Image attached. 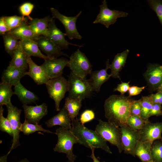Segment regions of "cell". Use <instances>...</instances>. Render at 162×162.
<instances>
[{
	"label": "cell",
	"instance_id": "cell-1",
	"mask_svg": "<svg viewBox=\"0 0 162 162\" xmlns=\"http://www.w3.org/2000/svg\"><path fill=\"white\" fill-rule=\"evenodd\" d=\"M135 100L124 95L113 94L105 101V116L108 122L118 127L127 124L130 115L131 105Z\"/></svg>",
	"mask_w": 162,
	"mask_h": 162
},
{
	"label": "cell",
	"instance_id": "cell-2",
	"mask_svg": "<svg viewBox=\"0 0 162 162\" xmlns=\"http://www.w3.org/2000/svg\"><path fill=\"white\" fill-rule=\"evenodd\" d=\"M71 131L78 140L79 143L91 149L100 148L111 154L106 141L95 130L89 129L82 124L77 118L72 121Z\"/></svg>",
	"mask_w": 162,
	"mask_h": 162
},
{
	"label": "cell",
	"instance_id": "cell-3",
	"mask_svg": "<svg viewBox=\"0 0 162 162\" xmlns=\"http://www.w3.org/2000/svg\"><path fill=\"white\" fill-rule=\"evenodd\" d=\"M58 137L57 142L53 148L55 152L65 153L68 158V162H74L76 158L73 152L74 144L79 142L70 130L60 127L56 129Z\"/></svg>",
	"mask_w": 162,
	"mask_h": 162
},
{
	"label": "cell",
	"instance_id": "cell-4",
	"mask_svg": "<svg viewBox=\"0 0 162 162\" xmlns=\"http://www.w3.org/2000/svg\"><path fill=\"white\" fill-rule=\"evenodd\" d=\"M69 85L68 97L81 101L89 97L93 90L89 79L77 76L71 72L68 77Z\"/></svg>",
	"mask_w": 162,
	"mask_h": 162
},
{
	"label": "cell",
	"instance_id": "cell-5",
	"mask_svg": "<svg viewBox=\"0 0 162 162\" xmlns=\"http://www.w3.org/2000/svg\"><path fill=\"white\" fill-rule=\"evenodd\" d=\"M95 131L106 141L116 146L121 153L124 151L121 141L120 128L109 122L98 120Z\"/></svg>",
	"mask_w": 162,
	"mask_h": 162
},
{
	"label": "cell",
	"instance_id": "cell-6",
	"mask_svg": "<svg viewBox=\"0 0 162 162\" xmlns=\"http://www.w3.org/2000/svg\"><path fill=\"white\" fill-rule=\"evenodd\" d=\"M45 84L50 97L55 101L56 110L60 111V102L69 90L68 80L62 75L50 79Z\"/></svg>",
	"mask_w": 162,
	"mask_h": 162
},
{
	"label": "cell",
	"instance_id": "cell-7",
	"mask_svg": "<svg viewBox=\"0 0 162 162\" xmlns=\"http://www.w3.org/2000/svg\"><path fill=\"white\" fill-rule=\"evenodd\" d=\"M67 66L75 75L86 77L92 71V65L85 54L78 49L69 57Z\"/></svg>",
	"mask_w": 162,
	"mask_h": 162
},
{
	"label": "cell",
	"instance_id": "cell-8",
	"mask_svg": "<svg viewBox=\"0 0 162 162\" xmlns=\"http://www.w3.org/2000/svg\"><path fill=\"white\" fill-rule=\"evenodd\" d=\"M50 11L54 18L59 20L64 26L65 36L70 40L74 39L81 40L82 36L77 31L76 22V20L82 13L80 11L75 16H67L60 13L58 10L54 8H50Z\"/></svg>",
	"mask_w": 162,
	"mask_h": 162
},
{
	"label": "cell",
	"instance_id": "cell-9",
	"mask_svg": "<svg viewBox=\"0 0 162 162\" xmlns=\"http://www.w3.org/2000/svg\"><path fill=\"white\" fill-rule=\"evenodd\" d=\"M99 14L93 22L94 24L100 23L108 28L110 26L115 23L118 18L127 16L128 13L115 10H111L108 7L106 0H104L99 6Z\"/></svg>",
	"mask_w": 162,
	"mask_h": 162
},
{
	"label": "cell",
	"instance_id": "cell-10",
	"mask_svg": "<svg viewBox=\"0 0 162 162\" xmlns=\"http://www.w3.org/2000/svg\"><path fill=\"white\" fill-rule=\"evenodd\" d=\"M8 113L7 118L10 123L13 133L12 143L10 149L8 152L9 154L11 152L20 146L19 142L20 127L21 124L20 116L22 110L14 106L11 102L6 106Z\"/></svg>",
	"mask_w": 162,
	"mask_h": 162
},
{
	"label": "cell",
	"instance_id": "cell-11",
	"mask_svg": "<svg viewBox=\"0 0 162 162\" xmlns=\"http://www.w3.org/2000/svg\"><path fill=\"white\" fill-rule=\"evenodd\" d=\"M120 128L121 142L124 152L135 157L134 149L140 138L139 130L131 128L127 124H122Z\"/></svg>",
	"mask_w": 162,
	"mask_h": 162
},
{
	"label": "cell",
	"instance_id": "cell-12",
	"mask_svg": "<svg viewBox=\"0 0 162 162\" xmlns=\"http://www.w3.org/2000/svg\"><path fill=\"white\" fill-rule=\"evenodd\" d=\"M44 60V62L40 66L50 79L62 76L63 69L67 66L69 61V60L64 57H49Z\"/></svg>",
	"mask_w": 162,
	"mask_h": 162
},
{
	"label": "cell",
	"instance_id": "cell-13",
	"mask_svg": "<svg viewBox=\"0 0 162 162\" xmlns=\"http://www.w3.org/2000/svg\"><path fill=\"white\" fill-rule=\"evenodd\" d=\"M143 76L151 91H157L162 84V65L157 64H148Z\"/></svg>",
	"mask_w": 162,
	"mask_h": 162
},
{
	"label": "cell",
	"instance_id": "cell-14",
	"mask_svg": "<svg viewBox=\"0 0 162 162\" xmlns=\"http://www.w3.org/2000/svg\"><path fill=\"white\" fill-rule=\"evenodd\" d=\"M139 131L140 140L152 144L155 140L161 139L162 122L153 123L148 120Z\"/></svg>",
	"mask_w": 162,
	"mask_h": 162
},
{
	"label": "cell",
	"instance_id": "cell-15",
	"mask_svg": "<svg viewBox=\"0 0 162 162\" xmlns=\"http://www.w3.org/2000/svg\"><path fill=\"white\" fill-rule=\"evenodd\" d=\"M55 19L53 18L50 22L48 27V35L47 37L61 50L67 49L69 45L82 47L83 45H78L69 42L65 38V35L56 26Z\"/></svg>",
	"mask_w": 162,
	"mask_h": 162
},
{
	"label": "cell",
	"instance_id": "cell-16",
	"mask_svg": "<svg viewBox=\"0 0 162 162\" xmlns=\"http://www.w3.org/2000/svg\"><path fill=\"white\" fill-rule=\"evenodd\" d=\"M25 119L31 123L38 124L40 120L47 114V106L44 103L41 105L29 106L23 104Z\"/></svg>",
	"mask_w": 162,
	"mask_h": 162
},
{
	"label": "cell",
	"instance_id": "cell-17",
	"mask_svg": "<svg viewBox=\"0 0 162 162\" xmlns=\"http://www.w3.org/2000/svg\"><path fill=\"white\" fill-rule=\"evenodd\" d=\"M34 40L37 43L39 47L47 56L52 58H57L61 56L69 57L61 51L47 37L40 36H37Z\"/></svg>",
	"mask_w": 162,
	"mask_h": 162
},
{
	"label": "cell",
	"instance_id": "cell-18",
	"mask_svg": "<svg viewBox=\"0 0 162 162\" xmlns=\"http://www.w3.org/2000/svg\"><path fill=\"white\" fill-rule=\"evenodd\" d=\"M106 67L100 70L92 71L90 74L89 80L93 91L99 92L101 86L103 84L107 81L112 76L111 74H108L107 70L110 69V64L108 59L106 62Z\"/></svg>",
	"mask_w": 162,
	"mask_h": 162
},
{
	"label": "cell",
	"instance_id": "cell-19",
	"mask_svg": "<svg viewBox=\"0 0 162 162\" xmlns=\"http://www.w3.org/2000/svg\"><path fill=\"white\" fill-rule=\"evenodd\" d=\"M28 62L29 70L26 75L29 76L38 85L46 84L50 79L42 67L34 63L30 56H28Z\"/></svg>",
	"mask_w": 162,
	"mask_h": 162
},
{
	"label": "cell",
	"instance_id": "cell-20",
	"mask_svg": "<svg viewBox=\"0 0 162 162\" xmlns=\"http://www.w3.org/2000/svg\"><path fill=\"white\" fill-rule=\"evenodd\" d=\"M26 70L8 65L2 73L1 82L15 86L20 82L21 78L26 75Z\"/></svg>",
	"mask_w": 162,
	"mask_h": 162
},
{
	"label": "cell",
	"instance_id": "cell-21",
	"mask_svg": "<svg viewBox=\"0 0 162 162\" xmlns=\"http://www.w3.org/2000/svg\"><path fill=\"white\" fill-rule=\"evenodd\" d=\"M72 121L68 112L64 106L59 112L45 122L49 128L55 125H59L61 127L70 130L71 128Z\"/></svg>",
	"mask_w": 162,
	"mask_h": 162
},
{
	"label": "cell",
	"instance_id": "cell-22",
	"mask_svg": "<svg viewBox=\"0 0 162 162\" xmlns=\"http://www.w3.org/2000/svg\"><path fill=\"white\" fill-rule=\"evenodd\" d=\"M53 18L49 16L43 18H32L29 20L30 28L35 36H43L47 37L48 35V25Z\"/></svg>",
	"mask_w": 162,
	"mask_h": 162
},
{
	"label": "cell",
	"instance_id": "cell-23",
	"mask_svg": "<svg viewBox=\"0 0 162 162\" xmlns=\"http://www.w3.org/2000/svg\"><path fill=\"white\" fill-rule=\"evenodd\" d=\"M19 44L28 56L37 57L44 60L50 57L42 54L37 43L32 39H27L19 40Z\"/></svg>",
	"mask_w": 162,
	"mask_h": 162
},
{
	"label": "cell",
	"instance_id": "cell-24",
	"mask_svg": "<svg viewBox=\"0 0 162 162\" xmlns=\"http://www.w3.org/2000/svg\"><path fill=\"white\" fill-rule=\"evenodd\" d=\"M129 50L127 49L120 53H117L115 56L110 68L112 77L120 80L119 72L124 67L126 63Z\"/></svg>",
	"mask_w": 162,
	"mask_h": 162
},
{
	"label": "cell",
	"instance_id": "cell-25",
	"mask_svg": "<svg viewBox=\"0 0 162 162\" xmlns=\"http://www.w3.org/2000/svg\"><path fill=\"white\" fill-rule=\"evenodd\" d=\"M14 94L16 95L24 104L35 103L39 99L37 95L27 90L20 82L14 86Z\"/></svg>",
	"mask_w": 162,
	"mask_h": 162
},
{
	"label": "cell",
	"instance_id": "cell-26",
	"mask_svg": "<svg viewBox=\"0 0 162 162\" xmlns=\"http://www.w3.org/2000/svg\"><path fill=\"white\" fill-rule=\"evenodd\" d=\"M152 144L149 142L139 140L134 149V156H137L142 162L153 160L151 152Z\"/></svg>",
	"mask_w": 162,
	"mask_h": 162
},
{
	"label": "cell",
	"instance_id": "cell-27",
	"mask_svg": "<svg viewBox=\"0 0 162 162\" xmlns=\"http://www.w3.org/2000/svg\"><path fill=\"white\" fill-rule=\"evenodd\" d=\"M28 56L19 44L14 51L12 59L9 65L26 70L28 67Z\"/></svg>",
	"mask_w": 162,
	"mask_h": 162
},
{
	"label": "cell",
	"instance_id": "cell-28",
	"mask_svg": "<svg viewBox=\"0 0 162 162\" xmlns=\"http://www.w3.org/2000/svg\"><path fill=\"white\" fill-rule=\"evenodd\" d=\"M27 22H23L21 25L11 30L8 32L20 40L27 39H33L36 36Z\"/></svg>",
	"mask_w": 162,
	"mask_h": 162
},
{
	"label": "cell",
	"instance_id": "cell-29",
	"mask_svg": "<svg viewBox=\"0 0 162 162\" xmlns=\"http://www.w3.org/2000/svg\"><path fill=\"white\" fill-rule=\"evenodd\" d=\"M82 106V101L79 99L67 97L64 106L67 110L71 121L77 118Z\"/></svg>",
	"mask_w": 162,
	"mask_h": 162
},
{
	"label": "cell",
	"instance_id": "cell-30",
	"mask_svg": "<svg viewBox=\"0 0 162 162\" xmlns=\"http://www.w3.org/2000/svg\"><path fill=\"white\" fill-rule=\"evenodd\" d=\"M12 86L4 82H1L0 84V106H6L11 102V98L13 94Z\"/></svg>",
	"mask_w": 162,
	"mask_h": 162
},
{
	"label": "cell",
	"instance_id": "cell-31",
	"mask_svg": "<svg viewBox=\"0 0 162 162\" xmlns=\"http://www.w3.org/2000/svg\"><path fill=\"white\" fill-rule=\"evenodd\" d=\"M2 35L5 51L12 57L14 50L19 45V41L8 32Z\"/></svg>",
	"mask_w": 162,
	"mask_h": 162
},
{
	"label": "cell",
	"instance_id": "cell-32",
	"mask_svg": "<svg viewBox=\"0 0 162 162\" xmlns=\"http://www.w3.org/2000/svg\"><path fill=\"white\" fill-rule=\"evenodd\" d=\"M20 129V131L22 132L24 135H28L38 131L56 134V133H53L49 130L44 129L41 125L30 123L26 119L24 122L21 124Z\"/></svg>",
	"mask_w": 162,
	"mask_h": 162
},
{
	"label": "cell",
	"instance_id": "cell-33",
	"mask_svg": "<svg viewBox=\"0 0 162 162\" xmlns=\"http://www.w3.org/2000/svg\"><path fill=\"white\" fill-rule=\"evenodd\" d=\"M141 117L146 121L148 120L149 114L153 103L149 96H142Z\"/></svg>",
	"mask_w": 162,
	"mask_h": 162
},
{
	"label": "cell",
	"instance_id": "cell-34",
	"mask_svg": "<svg viewBox=\"0 0 162 162\" xmlns=\"http://www.w3.org/2000/svg\"><path fill=\"white\" fill-rule=\"evenodd\" d=\"M28 19L27 17L16 15L4 16V20L10 30L19 26Z\"/></svg>",
	"mask_w": 162,
	"mask_h": 162
},
{
	"label": "cell",
	"instance_id": "cell-35",
	"mask_svg": "<svg viewBox=\"0 0 162 162\" xmlns=\"http://www.w3.org/2000/svg\"><path fill=\"white\" fill-rule=\"evenodd\" d=\"M147 121L140 116L130 115L127 121V124L133 129L139 130Z\"/></svg>",
	"mask_w": 162,
	"mask_h": 162
},
{
	"label": "cell",
	"instance_id": "cell-36",
	"mask_svg": "<svg viewBox=\"0 0 162 162\" xmlns=\"http://www.w3.org/2000/svg\"><path fill=\"white\" fill-rule=\"evenodd\" d=\"M4 109L2 106L0 107V129L2 132H6L13 137V133L10 121L3 115Z\"/></svg>",
	"mask_w": 162,
	"mask_h": 162
},
{
	"label": "cell",
	"instance_id": "cell-37",
	"mask_svg": "<svg viewBox=\"0 0 162 162\" xmlns=\"http://www.w3.org/2000/svg\"><path fill=\"white\" fill-rule=\"evenodd\" d=\"M151 152L154 161L162 162V142H153L151 146Z\"/></svg>",
	"mask_w": 162,
	"mask_h": 162
},
{
	"label": "cell",
	"instance_id": "cell-38",
	"mask_svg": "<svg viewBox=\"0 0 162 162\" xmlns=\"http://www.w3.org/2000/svg\"><path fill=\"white\" fill-rule=\"evenodd\" d=\"M150 7L156 13L162 26V0H147Z\"/></svg>",
	"mask_w": 162,
	"mask_h": 162
},
{
	"label": "cell",
	"instance_id": "cell-39",
	"mask_svg": "<svg viewBox=\"0 0 162 162\" xmlns=\"http://www.w3.org/2000/svg\"><path fill=\"white\" fill-rule=\"evenodd\" d=\"M34 6L33 4L30 2H26L23 3L19 7L20 12L22 16H26L29 20H32L33 18L30 16V14L32 12Z\"/></svg>",
	"mask_w": 162,
	"mask_h": 162
},
{
	"label": "cell",
	"instance_id": "cell-40",
	"mask_svg": "<svg viewBox=\"0 0 162 162\" xmlns=\"http://www.w3.org/2000/svg\"><path fill=\"white\" fill-rule=\"evenodd\" d=\"M95 118V113L94 111L90 110L84 111L80 115V123L83 124L91 121Z\"/></svg>",
	"mask_w": 162,
	"mask_h": 162
},
{
	"label": "cell",
	"instance_id": "cell-41",
	"mask_svg": "<svg viewBox=\"0 0 162 162\" xmlns=\"http://www.w3.org/2000/svg\"><path fill=\"white\" fill-rule=\"evenodd\" d=\"M141 99L134 100L130 108V115L139 116L141 117Z\"/></svg>",
	"mask_w": 162,
	"mask_h": 162
},
{
	"label": "cell",
	"instance_id": "cell-42",
	"mask_svg": "<svg viewBox=\"0 0 162 162\" xmlns=\"http://www.w3.org/2000/svg\"><path fill=\"white\" fill-rule=\"evenodd\" d=\"M161 105L158 104H153L149 114V117L153 116H162Z\"/></svg>",
	"mask_w": 162,
	"mask_h": 162
},
{
	"label": "cell",
	"instance_id": "cell-43",
	"mask_svg": "<svg viewBox=\"0 0 162 162\" xmlns=\"http://www.w3.org/2000/svg\"><path fill=\"white\" fill-rule=\"evenodd\" d=\"M130 82H122L121 84L118 85L117 87L114 89V91H117L120 92L121 94L124 95L127 91H128L130 87Z\"/></svg>",
	"mask_w": 162,
	"mask_h": 162
},
{
	"label": "cell",
	"instance_id": "cell-44",
	"mask_svg": "<svg viewBox=\"0 0 162 162\" xmlns=\"http://www.w3.org/2000/svg\"><path fill=\"white\" fill-rule=\"evenodd\" d=\"M146 86L139 87L137 86L130 87L128 90L129 96L131 97L135 96L140 94L142 90L145 88Z\"/></svg>",
	"mask_w": 162,
	"mask_h": 162
},
{
	"label": "cell",
	"instance_id": "cell-45",
	"mask_svg": "<svg viewBox=\"0 0 162 162\" xmlns=\"http://www.w3.org/2000/svg\"><path fill=\"white\" fill-rule=\"evenodd\" d=\"M153 104H162V93L157 92L155 94H152L149 96Z\"/></svg>",
	"mask_w": 162,
	"mask_h": 162
},
{
	"label": "cell",
	"instance_id": "cell-46",
	"mask_svg": "<svg viewBox=\"0 0 162 162\" xmlns=\"http://www.w3.org/2000/svg\"><path fill=\"white\" fill-rule=\"evenodd\" d=\"M10 29L9 28L4 20V16H2L0 18V34L2 35L9 32Z\"/></svg>",
	"mask_w": 162,
	"mask_h": 162
},
{
	"label": "cell",
	"instance_id": "cell-47",
	"mask_svg": "<svg viewBox=\"0 0 162 162\" xmlns=\"http://www.w3.org/2000/svg\"><path fill=\"white\" fill-rule=\"evenodd\" d=\"M95 149L94 148H92L90 149L92 151V154L89 157L93 160V162H100L98 159L97 158H96L94 155V152ZM103 162H105L104 161Z\"/></svg>",
	"mask_w": 162,
	"mask_h": 162
},
{
	"label": "cell",
	"instance_id": "cell-48",
	"mask_svg": "<svg viewBox=\"0 0 162 162\" xmlns=\"http://www.w3.org/2000/svg\"><path fill=\"white\" fill-rule=\"evenodd\" d=\"M8 154H7L1 157L0 158V162H8L7 161V157Z\"/></svg>",
	"mask_w": 162,
	"mask_h": 162
},
{
	"label": "cell",
	"instance_id": "cell-49",
	"mask_svg": "<svg viewBox=\"0 0 162 162\" xmlns=\"http://www.w3.org/2000/svg\"><path fill=\"white\" fill-rule=\"evenodd\" d=\"M157 91L158 92H160L162 93V84L158 88Z\"/></svg>",
	"mask_w": 162,
	"mask_h": 162
},
{
	"label": "cell",
	"instance_id": "cell-50",
	"mask_svg": "<svg viewBox=\"0 0 162 162\" xmlns=\"http://www.w3.org/2000/svg\"><path fill=\"white\" fill-rule=\"evenodd\" d=\"M18 162H29L28 160L26 158Z\"/></svg>",
	"mask_w": 162,
	"mask_h": 162
},
{
	"label": "cell",
	"instance_id": "cell-51",
	"mask_svg": "<svg viewBox=\"0 0 162 162\" xmlns=\"http://www.w3.org/2000/svg\"><path fill=\"white\" fill-rule=\"evenodd\" d=\"M148 162H155L153 160H152V161Z\"/></svg>",
	"mask_w": 162,
	"mask_h": 162
}]
</instances>
